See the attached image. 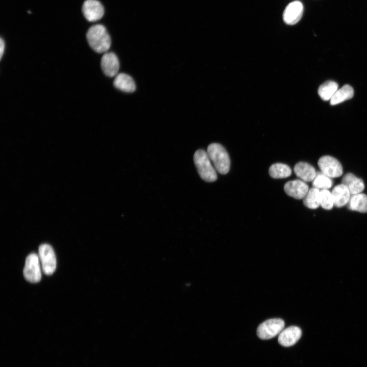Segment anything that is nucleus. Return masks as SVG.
I'll use <instances>...</instances> for the list:
<instances>
[{"mask_svg":"<svg viewBox=\"0 0 367 367\" xmlns=\"http://www.w3.org/2000/svg\"><path fill=\"white\" fill-rule=\"evenodd\" d=\"M89 46L95 52L107 53L111 46V40L106 27L100 24L91 27L86 34Z\"/></svg>","mask_w":367,"mask_h":367,"instance_id":"1","label":"nucleus"},{"mask_svg":"<svg viewBox=\"0 0 367 367\" xmlns=\"http://www.w3.org/2000/svg\"><path fill=\"white\" fill-rule=\"evenodd\" d=\"M207 153L216 170L222 174H225L229 172L230 159L227 152L221 145L218 143L209 144Z\"/></svg>","mask_w":367,"mask_h":367,"instance_id":"2","label":"nucleus"},{"mask_svg":"<svg viewBox=\"0 0 367 367\" xmlns=\"http://www.w3.org/2000/svg\"><path fill=\"white\" fill-rule=\"evenodd\" d=\"M194 161L198 172L203 180L207 182L217 180L216 169L212 166L207 152L202 149L197 150L194 155Z\"/></svg>","mask_w":367,"mask_h":367,"instance_id":"3","label":"nucleus"},{"mask_svg":"<svg viewBox=\"0 0 367 367\" xmlns=\"http://www.w3.org/2000/svg\"><path fill=\"white\" fill-rule=\"evenodd\" d=\"M284 322L278 318L268 319L261 323L257 328V335L262 339H269L275 337L284 327Z\"/></svg>","mask_w":367,"mask_h":367,"instance_id":"4","label":"nucleus"},{"mask_svg":"<svg viewBox=\"0 0 367 367\" xmlns=\"http://www.w3.org/2000/svg\"><path fill=\"white\" fill-rule=\"evenodd\" d=\"M38 256L44 273L47 275L53 274L56 269L57 260L52 247L47 244H41L38 249Z\"/></svg>","mask_w":367,"mask_h":367,"instance_id":"5","label":"nucleus"},{"mask_svg":"<svg viewBox=\"0 0 367 367\" xmlns=\"http://www.w3.org/2000/svg\"><path fill=\"white\" fill-rule=\"evenodd\" d=\"M41 266L38 255L32 253L26 258L23 269L25 279L32 283L39 282L41 278Z\"/></svg>","mask_w":367,"mask_h":367,"instance_id":"6","label":"nucleus"},{"mask_svg":"<svg viewBox=\"0 0 367 367\" xmlns=\"http://www.w3.org/2000/svg\"><path fill=\"white\" fill-rule=\"evenodd\" d=\"M318 165L322 173L330 178L338 177L343 174L342 165L337 160L332 156H322L319 159Z\"/></svg>","mask_w":367,"mask_h":367,"instance_id":"7","label":"nucleus"},{"mask_svg":"<svg viewBox=\"0 0 367 367\" xmlns=\"http://www.w3.org/2000/svg\"><path fill=\"white\" fill-rule=\"evenodd\" d=\"M82 12L88 21L94 22L103 17L104 9L101 3L97 0H86L83 4Z\"/></svg>","mask_w":367,"mask_h":367,"instance_id":"8","label":"nucleus"},{"mask_svg":"<svg viewBox=\"0 0 367 367\" xmlns=\"http://www.w3.org/2000/svg\"><path fill=\"white\" fill-rule=\"evenodd\" d=\"M303 12V6L300 1H294L285 8L283 13V19L289 25L296 24L301 19Z\"/></svg>","mask_w":367,"mask_h":367,"instance_id":"9","label":"nucleus"},{"mask_svg":"<svg viewBox=\"0 0 367 367\" xmlns=\"http://www.w3.org/2000/svg\"><path fill=\"white\" fill-rule=\"evenodd\" d=\"M100 65L104 74L109 77L116 76L118 74L119 61L114 53H104L101 59Z\"/></svg>","mask_w":367,"mask_h":367,"instance_id":"10","label":"nucleus"},{"mask_svg":"<svg viewBox=\"0 0 367 367\" xmlns=\"http://www.w3.org/2000/svg\"><path fill=\"white\" fill-rule=\"evenodd\" d=\"M302 335L301 329L295 326H291L283 329L279 333L278 343L283 347H290L295 345Z\"/></svg>","mask_w":367,"mask_h":367,"instance_id":"11","label":"nucleus"},{"mask_svg":"<svg viewBox=\"0 0 367 367\" xmlns=\"http://www.w3.org/2000/svg\"><path fill=\"white\" fill-rule=\"evenodd\" d=\"M284 190L289 196L297 199H303L308 191V186L304 181L296 179L286 182Z\"/></svg>","mask_w":367,"mask_h":367,"instance_id":"12","label":"nucleus"},{"mask_svg":"<svg viewBox=\"0 0 367 367\" xmlns=\"http://www.w3.org/2000/svg\"><path fill=\"white\" fill-rule=\"evenodd\" d=\"M331 194L334 205L338 207L348 203L351 197V193L348 188L343 184L335 186L332 190Z\"/></svg>","mask_w":367,"mask_h":367,"instance_id":"13","label":"nucleus"},{"mask_svg":"<svg viewBox=\"0 0 367 367\" xmlns=\"http://www.w3.org/2000/svg\"><path fill=\"white\" fill-rule=\"evenodd\" d=\"M114 86L118 89L128 93L133 92L136 90V85L133 78L129 75L120 73L115 77Z\"/></svg>","mask_w":367,"mask_h":367,"instance_id":"14","label":"nucleus"},{"mask_svg":"<svg viewBox=\"0 0 367 367\" xmlns=\"http://www.w3.org/2000/svg\"><path fill=\"white\" fill-rule=\"evenodd\" d=\"M294 171L297 176L305 181H313L317 175L314 167L305 162L297 163L295 166Z\"/></svg>","mask_w":367,"mask_h":367,"instance_id":"15","label":"nucleus"},{"mask_svg":"<svg viewBox=\"0 0 367 367\" xmlns=\"http://www.w3.org/2000/svg\"><path fill=\"white\" fill-rule=\"evenodd\" d=\"M342 182L347 186L352 195L360 193L364 188L363 181L351 173L344 175Z\"/></svg>","mask_w":367,"mask_h":367,"instance_id":"16","label":"nucleus"},{"mask_svg":"<svg viewBox=\"0 0 367 367\" xmlns=\"http://www.w3.org/2000/svg\"><path fill=\"white\" fill-rule=\"evenodd\" d=\"M348 207L352 211L367 212V195L359 193L352 195L348 202Z\"/></svg>","mask_w":367,"mask_h":367,"instance_id":"17","label":"nucleus"},{"mask_svg":"<svg viewBox=\"0 0 367 367\" xmlns=\"http://www.w3.org/2000/svg\"><path fill=\"white\" fill-rule=\"evenodd\" d=\"M354 95L353 88L349 85H345L337 89L330 99L331 105H336L352 98Z\"/></svg>","mask_w":367,"mask_h":367,"instance_id":"18","label":"nucleus"},{"mask_svg":"<svg viewBox=\"0 0 367 367\" xmlns=\"http://www.w3.org/2000/svg\"><path fill=\"white\" fill-rule=\"evenodd\" d=\"M304 204L308 208L316 209L321 205V192L319 189L313 187L308 190L303 198Z\"/></svg>","mask_w":367,"mask_h":367,"instance_id":"19","label":"nucleus"},{"mask_svg":"<svg viewBox=\"0 0 367 367\" xmlns=\"http://www.w3.org/2000/svg\"><path fill=\"white\" fill-rule=\"evenodd\" d=\"M338 89V84L334 81H329L321 85L318 89V94L324 100H330Z\"/></svg>","mask_w":367,"mask_h":367,"instance_id":"20","label":"nucleus"},{"mask_svg":"<svg viewBox=\"0 0 367 367\" xmlns=\"http://www.w3.org/2000/svg\"><path fill=\"white\" fill-rule=\"evenodd\" d=\"M269 173L274 178H283L290 176L292 173L290 167L287 165L276 163L271 166Z\"/></svg>","mask_w":367,"mask_h":367,"instance_id":"21","label":"nucleus"},{"mask_svg":"<svg viewBox=\"0 0 367 367\" xmlns=\"http://www.w3.org/2000/svg\"><path fill=\"white\" fill-rule=\"evenodd\" d=\"M332 185V181L328 176L324 174H317L312 181V186L317 189H327Z\"/></svg>","mask_w":367,"mask_h":367,"instance_id":"22","label":"nucleus"},{"mask_svg":"<svg viewBox=\"0 0 367 367\" xmlns=\"http://www.w3.org/2000/svg\"><path fill=\"white\" fill-rule=\"evenodd\" d=\"M321 206L325 209H330L334 205L333 199L331 192L327 189L320 191Z\"/></svg>","mask_w":367,"mask_h":367,"instance_id":"23","label":"nucleus"},{"mask_svg":"<svg viewBox=\"0 0 367 367\" xmlns=\"http://www.w3.org/2000/svg\"><path fill=\"white\" fill-rule=\"evenodd\" d=\"M5 50V42L1 38L0 39V59H1Z\"/></svg>","mask_w":367,"mask_h":367,"instance_id":"24","label":"nucleus"}]
</instances>
